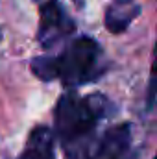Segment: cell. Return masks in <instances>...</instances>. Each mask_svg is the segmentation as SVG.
Wrapping results in <instances>:
<instances>
[{"label": "cell", "instance_id": "cell-1", "mask_svg": "<svg viewBox=\"0 0 157 159\" xmlns=\"http://www.w3.org/2000/svg\"><path fill=\"white\" fill-rule=\"evenodd\" d=\"M32 72L43 81L61 80L65 87H79L96 81L105 72V57L96 39L78 37L59 56L35 57Z\"/></svg>", "mask_w": 157, "mask_h": 159}, {"label": "cell", "instance_id": "cell-2", "mask_svg": "<svg viewBox=\"0 0 157 159\" xmlns=\"http://www.w3.org/2000/svg\"><path fill=\"white\" fill-rule=\"evenodd\" d=\"M107 113V100L102 94L79 96L70 91L57 100L56 106V133L59 141L70 148L87 139L98 122Z\"/></svg>", "mask_w": 157, "mask_h": 159}, {"label": "cell", "instance_id": "cell-3", "mask_svg": "<svg viewBox=\"0 0 157 159\" xmlns=\"http://www.w3.org/2000/svg\"><path fill=\"white\" fill-rule=\"evenodd\" d=\"M41 20L37 39L43 48H52L76 32V22L69 17L59 0H46L41 4Z\"/></svg>", "mask_w": 157, "mask_h": 159}, {"label": "cell", "instance_id": "cell-4", "mask_svg": "<svg viewBox=\"0 0 157 159\" xmlns=\"http://www.w3.org/2000/svg\"><path fill=\"white\" fill-rule=\"evenodd\" d=\"M96 159H135L131 152V126L118 124L107 129L96 148Z\"/></svg>", "mask_w": 157, "mask_h": 159}, {"label": "cell", "instance_id": "cell-5", "mask_svg": "<svg viewBox=\"0 0 157 159\" xmlns=\"http://www.w3.org/2000/svg\"><path fill=\"white\" fill-rule=\"evenodd\" d=\"M141 6L135 4V0H113L111 6L105 9V28L111 34H120L126 32L128 26L139 17Z\"/></svg>", "mask_w": 157, "mask_h": 159}, {"label": "cell", "instance_id": "cell-6", "mask_svg": "<svg viewBox=\"0 0 157 159\" xmlns=\"http://www.w3.org/2000/svg\"><path fill=\"white\" fill-rule=\"evenodd\" d=\"M20 159H56L54 133L46 126H37L32 129Z\"/></svg>", "mask_w": 157, "mask_h": 159}, {"label": "cell", "instance_id": "cell-7", "mask_svg": "<svg viewBox=\"0 0 157 159\" xmlns=\"http://www.w3.org/2000/svg\"><path fill=\"white\" fill-rule=\"evenodd\" d=\"M148 109L155 111L157 109V44L154 50V67H152V78H150V87H148Z\"/></svg>", "mask_w": 157, "mask_h": 159}, {"label": "cell", "instance_id": "cell-8", "mask_svg": "<svg viewBox=\"0 0 157 159\" xmlns=\"http://www.w3.org/2000/svg\"><path fill=\"white\" fill-rule=\"evenodd\" d=\"M154 159H157V154H155V157H154Z\"/></svg>", "mask_w": 157, "mask_h": 159}]
</instances>
